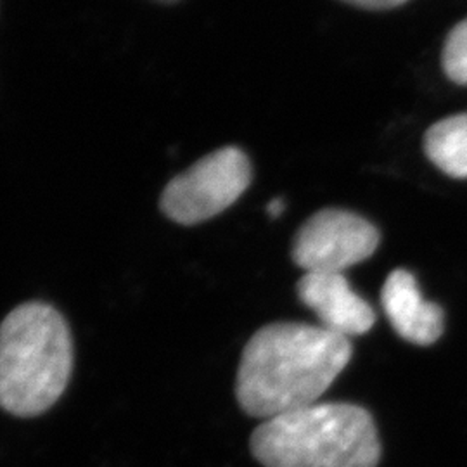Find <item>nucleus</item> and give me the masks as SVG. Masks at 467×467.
I'll return each instance as SVG.
<instances>
[{
	"label": "nucleus",
	"instance_id": "obj_1",
	"mask_svg": "<svg viewBox=\"0 0 467 467\" xmlns=\"http://www.w3.org/2000/svg\"><path fill=\"white\" fill-rule=\"evenodd\" d=\"M348 337L320 326L275 322L246 343L235 399L251 418L272 419L317 403L350 364Z\"/></svg>",
	"mask_w": 467,
	"mask_h": 467
},
{
	"label": "nucleus",
	"instance_id": "obj_2",
	"mask_svg": "<svg viewBox=\"0 0 467 467\" xmlns=\"http://www.w3.org/2000/svg\"><path fill=\"white\" fill-rule=\"evenodd\" d=\"M73 343L67 318L28 301L0 322V409L16 418L47 412L67 389Z\"/></svg>",
	"mask_w": 467,
	"mask_h": 467
},
{
	"label": "nucleus",
	"instance_id": "obj_3",
	"mask_svg": "<svg viewBox=\"0 0 467 467\" xmlns=\"http://www.w3.org/2000/svg\"><path fill=\"white\" fill-rule=\"evenodd\" d=\"M250 445L265 467H376L381 457L374 419L353 403H314L267 419Z\"/></svg>",
	"mask_w": 467,
	"mask_h": 467
},
{
	"label": "nucleus",
	"instance_id": "obj_4",
	"mask_svg": "<svg viewBox=\"0 0 467 467\" xmlns=\"http://www.w3.org/2000/svg\"><path fill=\"white\" fill-rule=\"evenodd\" d=\"M251 184V163L239 148L206 154L177 175L161 194V210L181 225L217 217L239 200Z\"/></svg>",
	"mask_w": 467,
	"mask_h": 467
},
{
	"label": "nucleus",
	"instance_id": "obj_5",
	"mask_svg": "<svg viewBox=\"0 0 467 467\" xmlns=\"http://www.w3.org/2000/svg\"><path fill=\"white\" fill-rule=\"evenodd\" d=\"M379 246V231L368 218L348 210L326 208L308 218L295 235L291 256L305 272H336L370 258Z\"/></svg>",
	"mask_w": 467,
	"mask_h": 467
},
{
	"label": "nucleus",
	"instance_id": "obj_6",
	"mask_svg": "<svg viewBox=\"0 0 467 467\" xmlns=\"http://www.w3.org/2000/svg\"><path fill=\"white\" fill-rule=\"evenodd\" d=\"M300 300L316 312L320 327L334 334L360 336L372 329L376 314L368 301L351 289L345 274L305 272L296 285Z\"/></svg>",
	"mask_w": 467,
	"mask_h": 467
},
{
	"label": "nucleus",
	"instance_id": "obj_7",
	"mask_svg": "<svg viewBox=\"0 0 467 467\" xmlns=\"http://www.w3.org/2000/svg\"><path fill=\"white\" fill-rule=\"evenodd\" d=\"M384 312L401 339L430 347L440 339L445 327V314L440 305L426 301L416 277L405 270H393L381 291Z\"/></svg>",
	"mask_w": 467,
	"mask_h": 467
},
{
	"label": "nucleus",
	"instance_id": "obj_8",
	"mask_svg": "<svg viewBox=\"0 0 467 467\" xmlns=\"http://www.w3.org/2000/svg\"><path fill=\"white\" fill-rule=\"evenodd\" d=\"M424 152L434 167L451 179H467V115L436 121L424 134Z\"/></svg>",
	"mask_w": 467,
	"mask_h": 467
},
{
	"label": "nucleus",
	"instance_id": "obj_9",
	"mask_svg": "<svg viewBox=\"0 0 467 467\" xmlns=\"http://www.w3.org/2000/svg\"><path fill=\"white\" fill-rule=\"evenodd\" d=\"M441 67L453 84L467 87V19L457 23L447 36Z\"/></svg>",
	"mask_w": 467,
	"mask_h": 467
},
{
	"label": "nucleus",
	"instance_id": "obj_10",
	"mask_svg": "<svg viewBox=\"0 0 467 467\" xmlns=\"http://www.w3.org/2000/svg\"><path fill=\"white\" fill-rule=\"evenodd\" d=\"M351 5L368 9V11H386V9H393L407 4L409 0H343Z\"/></svg>",
	"mask_w": 467,
	"mask_h": 467
},
{
	"label": "nucleus",
	"instance_id": "obj_11",
	"mask_svg": "<svg viewBox=\"0 0 467 467\" xmlns=\"http://www.w3.org/2000/svg\"><path fill=\"white\" fill-rule=\"evenodd\" d=\"M284 208H285V204H284L283 200L270 201L267 206V213L272 218L281 217L284 213Z\"/></svg>",
	"mask_w": 467,
	"mask_h": 467
},
{
	"label": "nucleus",
	"instance_id": "obj_12",
	"mask_svg": "<svg viewBox=\"0 0 467 467\" xmlns=\"http://www.w3.org/2000/svg\"><path fill=\"white\" fill-rule=\"evenodd\" d=\"M165 2H173V0H165Z\"/></svg>",
	"mask_w": 467,
	"mask_h": 467
}]
</instances>
